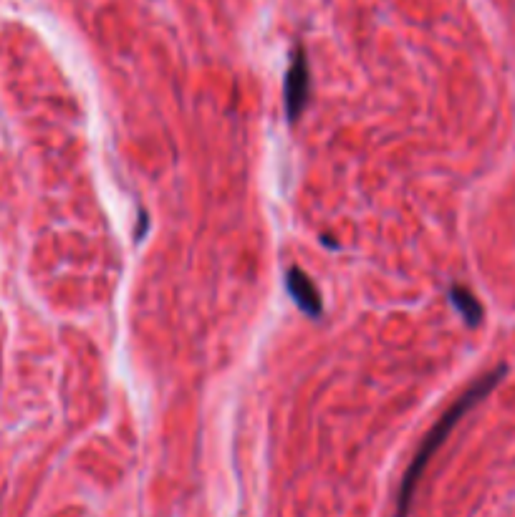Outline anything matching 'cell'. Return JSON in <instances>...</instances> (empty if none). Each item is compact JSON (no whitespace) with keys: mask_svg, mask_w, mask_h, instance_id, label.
Here are the masks:
<instances>
[{"mask_svg":"<svg viewBox=\"0 0 515 517\" xmlns=\"http://www.w3.org/2000/svg\"><path fill=\"white\" fill-rule=\"evenodd\" d=\"M286 285H288V293H291L293 303L306 313L308 318H319L324 306H321V296L316 291L314 280L308 278L301 268H291L286 275Z\"/></svg>","mask_w":515,"mask_h":517,"instance_id":"3","label":"cell"},{"mask_svg":"<svg viewBox=\"0 0 515 517\" xmlns=\"http://www.w3.org/2000/svg\"><path fill=\"white\" fill-rule=\"evenodd\" d=\"M505 374H508V366H498V369L488 371V374H483L480 379H475L473 386H470V389L465 391V394H462L460 399H457L455 404H452V407L447 409V412L442 414L440 419H437L435 427H432L430 432L425 434V439L420 442V449H417V454L412 457V462H409L407 472H404L402 482H399L397 512H394V517H409L412 502H415L417 487H420L422 475H425L427 465L432 462V457H435L437 449L445 444V439L450 437L452 429L460 424V419L465 417L470 409L478 407L480 401H483L485 396H488L490 391H493L495 386H498L500 381L505 379Z\"/></svg>","mask_w":515,"mask_h":517,"instance_id":"1","label":"cell"},{"mask_svg":"<svg viewBox=\"0 0 515 517\" xmlns=\"http://www.w3.org/2000/svg\"><path fill=\"white\" fill-rule=\"evenodd\" d=\"M450 298H452V306H455L457 311H460V316L465 318V323H468L470 328L480 326V321H483L485 311H483V306H480L478 298H475L473 291H468L465 285H452Z\"/></svg>","mask_w":515,"mask_h":517,"instance_id":"4","label":"cell"},{"mask_svg":"<svg viewBox=\"0 0 515 517\" xmlns=\"http://www.w3.org/2000/svg\"><path fill=\"white\" fill-rule=\"evenodd\" d=\"M311 94V74H308V59L303 46L293 48L291 66H288L286 84H283V99H286V114L291 122H298L303 117Z\"/></svg>","mask_w":515,"mask_h":517,"instance_id":"2","label":"cell"}]
</instances>
